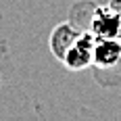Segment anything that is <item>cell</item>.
I'll list each match as a JSON object with an SVG mask.
<instances>
[{
  "instance_id": "1",
  "label": "cell",
  "mask_w": 121,
  "mask_h": 121,
  "mask_svg": "<svg viewBox=\"0 0 121 121\" xmlns=\"http://www.w3.org/2000/svg\"><path fill=\"white\" fill-rule=\"evenodd\" d=\"M92 29L96 36L104 40H113L121 31V19L113 9H96L92 17Z\"/></svg>"
},
{
  "instance_id": "2",
  "label": "cell",
  "mask_w": 121,
  "mask_h": 121,
  "mask_svg": "<svg viewBox=\"0 0 121 121\" xmlns=\"http://www.w3.org/2000/svg\"><path fill=\"white\" fill-rule=\"evenodd\" d=\"M92 54H94V42H92L90 36L82 34L77 38V42L67 50V54L63 56V60L69 67H73V69H79V67H84V65H88L92 60Z\"/></svg>"
},
{
  "instance_id": "3",
  "label": "cell",
  "mask_w": 121,
  "mask_h": 121,
  "mask_svg": "<svg viewBox=\"0 0 121 121\" xmlns=\"http://www.w3.org/2000/svg\"><path fill=\"white\" fill-rule=\"evenodd\" d=\"M92 59L96 60L98 65H113L121 59V44L117 40H100L98 44H94V54Z\"/></svg>"
},
{
  "instance_id": "4",
  "label": "cell",
  "mask_w": 121,
  "mask_h": 121,
  "mask_svg": "<svg viewBox=\"0 0 121 121\" xmlns=\"http://www.w3.org/2000/svg\"><path fill=\"white\" fill-rule=\"evenodd\" d=\"M79 36H82V34H77L71 25L63 23L59 29L52 34V50L59 54L60 59H63V56L67 54V50H69L73 44L77 42V38H79Z\"/></svg>"
}]
</instances>
